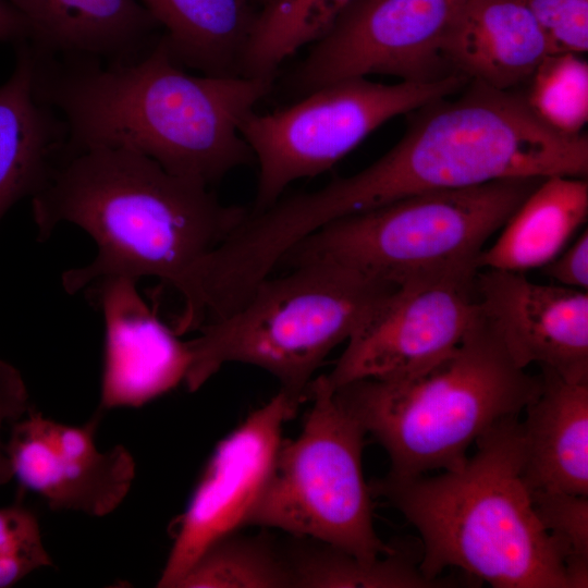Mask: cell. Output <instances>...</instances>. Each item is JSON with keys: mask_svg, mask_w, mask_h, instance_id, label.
<instances>
[{"mask_svg": "<svg viewBox=\"0 0 588 588\" xmlns=\"http://www.w3.org/2000/svg\"><path fill=\"white\" fill-rule=\"evenodd\" d=\"M29 50L34 93L65 120L68 152L124 148L209 187L255 160L240 124L270 94L275 75L189 74L163 34L146 56L124 64Z\"/></svg>", "mask_w": 588, "mask_h": 588, "instance_id": "cell-1", "label": "cell"}, {"mask_svg": "<svg viewBox=\"0 0 588 588\" xmlns=\"http://www.w3.org/2000/svg\"><path fill=\"white\" fill-rule=\"evenodd\" d=\"M407 117L401 139L362 171L281 198L272 212L281 236L298 242L335 219L420 192L519 176L588 175L587 135L548 126L520 89L469 81Z\"/></svg>", "mask_w": 588, "mask_h": 588, "instance_id": "cell-2", "label": "cell"}, {"mask_svg": "<svg viewBox=\"0 0 588 588\" xmlns=\"http://www.w3.org/2000/svg\"><path fill=\"white\" fill-rule=\"evenodd\" d=\"M30 201L40 241L71 223L96 243L89 264L62 274L69 294L111 277L156 278L176 292L248 211L142 154L112 147L65 151Z\"/></svg>", "mask_w": 588, "mask_h": 588, "instance_id": "cell-3", "label": "cell"}, {"mask_svg": "<svg viewBox=\"0 0 588 588\" xmlns=\"http://www.w3.org/2000/svg\"><path fill=\"white\" fill-rule=\"evenodd\" d=\"M456 470L433 477L371 480L418 530L420 569L432 580L448 567L494 588H569L561 553L540 523L523 479L518 416L500 420L476 440Z\"/></svg>", "mask_w": 588, "mask_h": 588, "instance_id": "cell-4", "label": "cell"}, {"mask_svg": "<svg viewBox=\"0 0 588 588\" xmlns=\"http://www.w3.org/2000/svg\"><path fill=\"white\" fill-rule=\"evenodd\" d=\"M540 375L517 367L480 311L462 343L428 370L404 379L365 378L333 390L338 402L389 455L397 478L456 470L470 444L519 416Z\"/></svg>", "mask_w": 588, "mask_h": 588, "instance_id": "cell-5", "label": "cell"}, {"mask_svg": "<svg viewBox=\"0 0 588 588\" xmlns=\"http://www.w3.org/2000/svg\"><path fill=\"white\" fill-rule=\"evenodd\" d=\"M543 179L407 195L322 225L280 264L330 260L396 286L474 285L486 243Z\"/></svg>", "mask_w": 588, "mask_h": 588, "instance_id": "cell-6", "label": "cell"}, {"mask_svg": "<svg viewBox=\"0 0 588 588\" xmlns=\"http://www.w3.org/2000/svg\"><path fill=\"white\" fill-rule=\"evenodd\" d=\"M291 268L264 279L238 308L201 326L187 341L188 391L200 389L223 365L242 363L277 378L298 409L329 353L396 287L330 260Z\"/></svg>", "mask_w": 588, "mask_h": 588, "instance_id": "cell-7", "label": "cell"}, {"mask_svg": "<svg viewBox=\"0 0 588 588\" xmlns=\"http://www.w3.org/2000/svg\"><path fill=\"white\" fill-rule=\"evenodd\" d=\"M313 404L303 429L281 440L245 526L278 528L363 560L395 551L377 535L362 455L366 431L338 402L326 376L307 389Z\"/></svg>", "mask_w": 588, "mask_h": 588, "instance_id": "cell-8", "label": "cell"}, {"mask_svg": "<svg viewBox=\"0 0 588 588\" xmlns=\"http://www.w3.org/2000/svg\"><path fill=\"white\" fill-rule=\"evenodd\" d=\"M468 82L458 73L425 83L353 77L321 86L272 112L253 110L240 124L259 167L248 213L271 207L292 182L328 171L389 120L455 94Z\"/></svg>", "mask_w": 588, "mask_h": 588, "instance_id": "cell-9", "label": "cell"}, {"mask_svg": "<svg viewBox=\"0 0 588 588\" xmlns=\"http://www.w3.org/2000/svg\"><path fill=\"white\" fill-rule=\"evenodd\" d=\"M465 0H352L290 75L306 95L372 74L425 83L455 73L442 48Z\"/></svg>", "mask_w": 588, "mask_h": 588, "instance_id": "cell-10", "label": "cell"}, {"mask_svg": "<svg viewBox=\"0 0 588 588\" xmlns=\"http://www.w3.org/2000/svg\"><path fill=\"white\" fill-rule=\"evenodd\" d=\"M474 285L393 289L347 340L333 369L324 375L328 384L334 390L365 378L404 379L433 367L462 343L478 320Z\"/></svg>", "mask_w": 588, "mask_h": 588, "instance_id": "cell-11", "label": "cell"}, {"mask_svg": "<svg viewBox=\"0 0 588 588\" xmlns=\"http://www.w3.org/2000/svg\"><path fill=\"white\" fill-rule=\"evenodd\" d=\"M296 412L279 391L217 444L177 519L157 587L176 588L206 549L245 526L271 470L282 426Z\"/></svg>", "mask_w": 588, "mask_h": 588, "instance_id": "cell-12", "label": "cell"}, {"mask_svg": "<svg viewBox=\"0 0 588 588\" xmlns=\"http://www.w3.org/2000/svg\"><path fill=\"white\" fill-rule=\"evenodd\" d=\"M101 412L81 426L45 417L30 406L10 424L5 452L19 487L39 494L53 511L101 517L128 494L136 463L122 444L101 452L95 434Z\"/></svg>", "mask_w": 588, "mask_h": 588, "instance_id": "cell-13", "label": "cell"}, {"mask_svg": "<svg viewBox=\"0 0 588 588\" xmlns=\"http://www.w3.org/2000/svg\"><path fill=\"white\" fill-rule=\"evenodd\" d=\"M474 287L482 318L517 367L539 364L588 382L587 291L498 269H480Z\"/></svg>", "mask_w": 588, "mask_h": 588, "instance_id": "cell-14", "label": "cell"}, {"mask_svg": "<svg viewBox=\"0 0 588 588\" xmlns=\"http://www.w3.org/2000/svg\"><path fill=\"white\" fill-rule=\"evenodd\" d=\"M136 280L102 279L88 286L105 323L99 407H140L184 382L191 352L142 297Z\"/></svg>", "mask_w": 588, "mask_h": 588, "instance_id": "cell-15", "label": "cell"}, {"mask_svg": "<svg viewBox=\"0 0 588 588\" xmlns=\"http://www.w3.org/2000/svg\"><path fill=\"white\" fill-rule=\"evenodd\" d=\"M26 20L42 56L124 64L146 56L162 33L138 0H7Z\"/></svg>", "mask_w": 588, "mask_h": 588, "instance_id": "cell-16", "label": "cell"}, {"mask_svg": "<svg viewBox=\"0 0 588 588\" xmlns=\"http://www.w3.org/2000/svg\"><path fill=\"white\" fill-rule=\"evenodd\" d=\"M442 52L452 72L502 90L524 87L551 53L524 0H465Z\"/></svg>", "mask_w": 588, "mask_h": 588, "instance_id": "cell-17", "label": "cell"}, {"mask_svg": "<svg viewBox=\"0 0 588 588\" xmlns=\"http://www.w3.org/2000/svg\"><path fill=\"white\" fill-rule=\"evenodd\" d=\"M540 368V389L520 421L523 479L529 492L588 497V382Z\"/></svg>", "mask_w": 588, "mask_h": 588, "instance_id": "cell-18", "label": "cell"}, {"mask_svg": "<svg viewBox=\"0 0 588 588\" xmlns=\"http://www.w3.org/2000/svg\"><path fill=\"white\" fill-rule=\"evenodd\" d=\"M14 46V69L0 85V220L45 187L69 142L65 120L34 93L27 40Z\"/></svg>", "mask_w": 588, "mask_h": 588, "instance_id": "cell-19", "label": "cell"}, {"mask_svg": "<svg viewBox=\"0 0 588 588\" xmlns=\"http://www.w3.org/2000/svg\"><path fill=\"white\" fill-rule=\"evenodd\" d=\"M588 218L587 177H544L479 257L480 269L523 273L555 258Z\"/></svg>", "mask_w": 588, "mask_h": 588, "instance_id": "cell-20", "label": "cell"}, {"mask_svg": "<svg viewBox=\"0 0 588 588\" xmlns=\"http://www.w3.org/2000/svg\"><path fill=\"white\" fill-rule=\"evenodd\" d=\"M173 59L208 76L240 75L256 13L245 0H140Z\"/></svg>", "mask_w": 588, "mask_h": 588, "instance_id": "cell-21", "label": "cell"}, {"mask_svg": "<svg viewBox=\"0 0 588 588\" xmlns=\"http://www.w3.org/2000/svg\"><path fill=\"white\" fill-rule=\"evenodd\" d=\"M284 550L294 588H438L455 587L457 580H432L420 569L419 541H400L395 551L373 560L308 538H298Z\"/></svg>", "mask_w": 588, "mask_h": 588, "instance_id": "cell-22", "label": "cell"}, {"mask_svg": "<svg viewBox=\"0 0 588 588\" xmlns=\"http://www.w3.org/2000/svg\"><path fill=\"white\" fill-rule=\"evenodd\" d=\"M351 1L268 0L256 13L240 75H275L286 58L322 37Z\"/></svg>", "mask_w": 588, "mask_h": 588, "instance_id": "cell-23", "label": "cell"}, {"mask_svg": "<svg viewBox=\"0 0 588 588\" xmlns=\"http://www.w3.org/2000/svg\"><path fill=\"white\" fill-rule=\"evenodd\" d=\"M294 587L284 550L260 536L228 535L206 549L176 588Z\"/></svg>", "mask_w": 588, "mask_h": 588, "instance_id": "cell-24", "label": "cell"}, {"mask_svg": "<svg viewBox=\"0 0 588 588\" xmlns=\"http://www.w3.org/2000/svg\"><path fill=\"white\" fill-rule=\"evenodd\" d=\"M523 94L532 112L564 134H579L588 121V63L581 54H548Z\"/></svg>", "mask_w": 588, "mask_h": 588, "instance_id": "cell-25", "label": "cell"}, {"mask_svg": "<svg viewBox=\"0 0 588 588\" xmlns=\"http://www.w3.org/2000/svg\"><path fill=\"white\" fill-rule=\"evenodd\" d=\"M535 512L556 544L569 588L588 587V497L529 492Z\"/></svg>", "mask_w": 588, "mask_h": 588, "instance_id": "cell-26", "label": "cell"}, {"mask_svg": "<svg viewBox=\"0 0 588 588\" xmlns=\"http://www.w3.org/2000/svg\"><path fill=\"white\" fill-rule=\"evenodd\" d=\"M19 487L12 504L0 507V588L14 586L35 569L52 566L38 519Z\"/></svg>", "mask_w": 588, "mask_h": 588, "instance_id": "cell-27", "label": "cell"}, {"mask_svg": "<svg viewBox=\"0 0 588 588\" xmlns=\"http://www.w3.org/2000/svg\"><path fill=\"white\" fill-rule=\"evenodd\" d=\"M541 27L551 53L588 50V0H524Z\"/></svg>", "mask_w": 588, "mask_h": 588, "instance_id": "cell-28", "label": "cell"}, {"mask_svg": "<svg viewBox=\"0 0 588 588\" xmlns=\"http://www.w3.org/2000/svg\"><path fill=\"white\" fill-rule=\"evenodd\" d=\"M27 388L21 372L0 359V436L4 424H12L30 407ZM13 478L10 458L0 438V486Z\"/></svg>", "mask_w": 588, "mask_h": 588, "instance_id": "cell-29", "label": "cell"}, {"mask_svg": "<svg viewBox=\"0 0 588 588\" xmlns=\"http://www.w3.org/2000/svg\"><path fill=\"white\" fill-rule=\"evenodd\" d=\"M555 284L587 291L588 289V232L585 230L575 242L542 267Z\"/></svg>", "mask_w": 588, "mask_h": 588, "instance_id": "cell-30", "label": "cell"}, {"mask_svg": "<svg viewBox=\"0 0 588 588\" xmlns=\"http://www.w3.org/2000/svg\"><path fill=\"white\" fill-rule=\"evenodd\" d=\"M29 38L25 17L7 0H0V42L19 44Z\"/></svg>", "mask_w": 588, "mask_h": 588, "instance_id": "cell-31", "label": "cell"}, {"mask_svg": "<svg viewBox=\"0 0 588 588\" xmlns=\"http://www.w3.org/2000/svg\"><path fill=\"white\" fill-rule=\"evenodd\" d=\"M245 1L248 2L250 5H253L254 2H260L264 5L268 0H245Z\"/></svg>", "mask_w": 588, "mask_h": 588, "instance_id": "cell-32", "label": "cell"}]
</instances>
